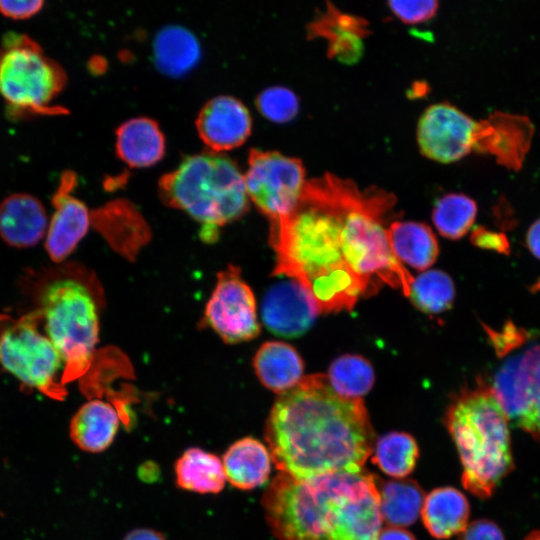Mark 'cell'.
Returning <instances> with one entry per match:
<instances>
[{
    "instance_id": "5bb4252c",
    "label": "cell",
    "mask_w": 540,
    "mask_h": 540,
    "mask_svg": "<svg viewBox=\"0 0 540 540\" xmlns=\"http://www.w3.org/2000/svg\"><path fill=\"white\" fill-rule=\"evenodd\" d=\"M76 176L71 171L62 174L52 197L55 207L45 236V248L54 262L63 261L86 235L92 218L87 206L71 192Z\"/></svg>"
},
{
    "instance_id": "8fae6325",
    "label": "cell",
    "mask_w": 540,
    "mask_h": 540,
    "mask_svg": "<svg viewBox=\"0 0 540 540\" xmlns=\"http://www.w3.org/2000/svg\"><path fill=\"white\" fill-rule=\"evenodd\" d=\"M477 121L447 102L429 106L417 126L420 151L427 158L452 163L473 151Z\"/></svg>"
},
{
    "instance_id": "8d00e7d4",
    "label": "cell",
    "mask_w": 540,
    "mask_h": 540,
    "mask_svg": "<svg viewBox=\"0 0 540 540\" xmlns=\"http://www.w3.org/2000/svg\"><path fill=\"white\" fill-rule=\"evenodd\" d=\"M471 241L477 247L495 250L507 254L509 252V242L507 237L500 233L490 231L484 227H476L471 235Z\"/></svg>"
},
{
    "instance_id": "f546056e",
    "label": "cell",
    "mask_w": 540,
    "mask_h": 540,
    "mask_svg": "<svg viewBox=\"0 0 540 540\" xmlns=\"http://www.w3.org/2000/svg\"><path fill=\"white\" fill-rule=\"evenodd\" d=\"M327 379L338 395L361 399L373 387L375 375L371 364L364 357L345 354L331 363Z\"/></svg>"
},
{
    "instance_id": "8992f818",
    "label": "cell",
    "mask_w": 540,
    "mask_h": 540,
    "mask_svg": "<svg viewBox=\"0 0 540 540\" xmlns=\"http://www.w3.org/2000/svg\"><path fill=\"white\" fill-rule=\"evenodd\" d=\"M46 335L64 365L63 384L88 371L98 342L99 319L94 298L81 282L63 278L50 282L40 296Z\"/></svg>"
},
{
    "instance_id": "9a60e30c",
    "label": "cell",
    "mask_w": 540,
    "mask_h": 540,
    "mask_svg": "<svg viewBox=\"0 0 540 540\" xmlns=\"http://www.w3.org/2000/svg\"><path fill=\"white\" fill-rule=\"evenodd\" d=\"M318 313L320 312L309 293L293 279L271 286L261 307L262 320L267 329L284 337L304 334Z\"/></svg>"
},
{
    "instance_id": "f1b7e54d",
    "label": "cell",
    "mask_w": 540,
    "mask_h": 540,
    "mask_svg": "<svg viewBox=\"0 0 540 540\" xmlns=\"http://www.w3.org/2000/svg\"><path fill=\"white\" fill-rule=\"evenodd\" d=\"M419 449L408 433L390 432L374 444L372 462L385 474L402 479L415 468Z\"/></svg>"
},
{
    "instance_id": "7a4b0ae2",
    "label": "cell",
    "mask_w": 540,
    "mask_h": 540,
    "mask_svg": "<svg viewBox=\"0 0 540 540\" xmlns=\"http://www.w3.org/2000/svg\"><path fill=\"white\" fill-rule=\"evenodd\" d=\"M356 186L332 174L307 180L293 211L270 225L273 275L300 283L319 312L351 310L370 294L344 254L345 215Z\"/></svg>"
},
{
    "instance_id": "83f0119b",
    "label": "cell",
    "mask_w": 540,
    "mask_h": 540,
    "mask_svg": "<svg viewBox=\"0 0 540 540\" xmlns=\"http://www.w3.org/2000/svg\"><path fill=\"white\" fill-rule=\"evenodd\" d=\"M380 510L383 521L391 527H404L414 523L421 514L424 492L411 479L378 481Z\"/></svg>"
},
{
    "instance_id": "6da1fadb",
    "label": "cell",
    "mask_w": 540,
    "mask_h": 540,
    "mask_svg": "<svg viewBox=\"0 0 540 540\" xmlns=\"http://www.w3.org/2000/svg\"><path fill=\"white\" fill-rule=\"evenodd\" d=\"M265 439L275 466L297 479L360 472L375 444L362 399L338 395L322 374L278 396Z\"/></svg>"
},
{
    "instance_id": "836d02e7",
    "label": "cell",
    "mask_w": 540,
    "mask_h": 540,
    "mask_svg": "<svg viewBox=\"0 0 540 540\" xmlns=\"http://www.w3.org/2000/svg\"><path fill=\"white\" fill-rule=\"evenodd\" d=\"M392 12L407 24H417L431 19L437 9L438 2L433 0L390 1Z\"/></svg>"
},
{
    "instance_id": "44dd1931",
    "label": "cell",
    "mask_w": 540,
    "mask_h": 540,
    "mask_svg": "<svg viewBox=\"0 0 540 540\" xmlns=\"http://www.w3.org/2000/svg\"><path fill=\"white\" fill-rule=\"evenodd\" d=\"M116 152L130 167H150L164 156V134L154 120L132 118L122 123L116 131Z\"/></svg>"
},
{
    "instance_id": "9c48e42d",
    "label": "cell",
    "mask_w": 540,
    "mask_h": 540,
    "mask_svg": "<svg viewBox=\"0 0 540 540\" xmlns=\"http://www.w3.org/2000/svg\"><path fill=\"white\" fill-rule=\"evenodd\" d=\"M244 178L249 200L269 219L270 225L293 211L307 181L299 159L257 149L249 153Z\"/></svg>"
},
{
    "instance_id": "3957f363",
    "label": "cell",
    "mask_w": 540,
    "mask_h": 540,
    "mask_svg": "<svg viewBox=\"0 0 540 540\" xmlns=\"http://www.w3.org/2000/svg\"><path fill=\"white\" fill-rule=\"evenodd\" d=\"M446 425L459 451L464 487L489 497L512 468L508 417L490 385L478 383L450 404Z\"/></svg>"
},
{
    "instance_id": "d4e9b609",
    "label": "cell",
    "mask_w": 540,
    "mask_h": 540,
    "mask_svg": "<svg viewBox=\"0 0 540 540\" xmlns=\"http://www.w3.org/2000/svg\"><path fill=\"white\" fill-rule=\"evenodd\" d=\"M387 239L395 258L417 270L431 267L439 254L437 238L424 223L396 221L387 229Z\"/></svg>"
},
{
    "instance_id": "cb8c5ba5",
    "label": "cell",
    "mask_w": 540,
    "mask_h": 540,
    "mask_svg": "<svg viewBox=\"0 0 540 540\" xmlns=\"http://www.w3.org/2000/svg\"><path fill=\"white\" fill-rule=\"evenodd\" d=\"M421 515L425 527L433 537L446 539L466 529L469 504L457 489L441 487L425 497Z\"/></svg>"
},
{
    "instance_id": "4316f807",
    "label": "cell",
    "mask_w": 540,
    "mask_h": 540,
    "mask_svg": "<svg viewBox=\"0 0 540 540\" xmlns=\"http://www.w3.org/2000/svg\"><path fill=\"white\" fill-rule=\"evenodd\" d=\"M174 470L177 486L194 493L217 494L227 481L222 459L198 447L185 450Z\"/></svg>"
},
{
    "instance_id": "2e32d148",
    "label": "cell",
    "mask_w": 540,
    "mask_h": 540,
    "mask_svg": "<svg viewBox=\"0 0 540 540\" xmlns=\"http://www.w3.org/2000/svg\"><path fill=\"white\" fill-rule=\"evenodd\" d=\"M197 132L210 151L222 153L242 145L250 136L249 110L232 96L209 100L196 119Z\"/></svg>"
},
{
    "instance_id": "d6986e66",
    "label": "cell",
    "mask_w": 540,
    "mask_h": 540,
    "mask_svg": "<svg viewBox=\"0 0 540 540\" xmlns=\"http://www.w3.org/2000/svg\"><path fill=\"white\" fill-rule=\"evenodd\" d=\"M120 422L121 416L114 405L92 399L83 404L71 419L70 438L81 450L99 453L112 444Z\"/></svg>"
},
{
    "instance_id": "e575fe53",
    "label": "cell",
    "mask_w": 540,
    "mask_h": 540,
    "mask_svg": "<svg viewBox=\"0 0 540 540\" xmlns=\"http://www.w3.org/2000/svg\"><path fill=\"white\" fill-rule=\"evenodd\" d=\"M43 5L42 0H0V13L7 18L23 20L36 15Z\"/></svg>"
},
{
    "instance_id": "7c38bea8",
    "label": "cell",
    "mask_w": 540,
    "mask_h": 540,
    "mask_svg": "<svg viewBox=\"0 0 540 540\" xmlns=\"http://www.w3.org/2000/svg\"><path fill=\"white\" fill-rule=\"evenodd\" d=\"M534 125L521 114L495 111L477 121L473 150L492 155L510 170H519L531 147Z\"/></svg>"
},
{
    "instance_id": "ac0fdd59",
    "label": "cell",
    "mask_w": 540,
    "mask_h": 540,
    "mask_svg": "<svg viewBox=\"0 0 540 540\" xmlns=\"http://www.w3.org/2000/svg\"><path fill=\"white\" fill-rule=\"evenodd\" d=\"M47 212L35 196L14 193L0 202V237L9 246L28 248L47 233Z\"/></svg>"
},
{
    "instance_id": "277c9868",
    "label": "cell",
    "mask_w": 540,
    "mask_h": 540,
    "mask_svg": "<svg viewBox=\"0 0 540 540\" xmlns=\"http://www.w3.org/2000/svg\"><path fill=\"white\" fill-rule=\"evenodd\" d=\"M163 201L202 224L204 239L243 216L249 207L244 174L228 156L213 151L186 157L159 182Z\"/></svg>"
},
{
    "instance_id": "ab89813d",
    "label": "cell",
    "mask_w": 540,
    "mask_h": 540,
    "mask_svg": "<svg viewBox=\"0 0 540 540\" xmlns=\"http://www.w3.org/2000/svg\"><path fill=\"white\" fill-rule=\"evenodd\" d=\"M377 540H416L407 530L400 527H386L381 530Z\"/></svg>"
},
{
    "instance_id": "52a82bcc",
    "label": "cell",
    "mask_w": 540,
    "mask_h": 540,
    "mask_svg": "<svg viewBox=\"0 0 540 540\" xmlns=\"http://www.w3.org/2000/svg\"><path fill=\"white\" fill-rule=\"evenodd\" d=\"M66 83L61 66L26 34L7 33L0 45V96L11 118L59 114L51 103Z\"/></svg>"
},
{
    "instance_id": "ffe728a7",
    "label": "cell",
    "mask_w": 540,
    "mask_h": 540,
    "mask_svg": "<svg viewBox=\"0 0 540 540\" xmlns=\"http://www.w3.org/2000/svg\"><path fill=\"white\" fill-rule=\"evenodd\" d=\"M310 37L328 40L329 55L345 63L358 60L363 51L362 38L368 33L364 19L340 12L329 4L327 11L308 28Z\"/></svg>"
},
{
    "instance_id": "4dcf8cb0",
    "label": "cell",
    "mask_w": 540,
    "mask_h": 540,
    "mask_svg": "<svg viewBox=\"0 0 540 540\" xmlns=\"http://www.w3.org/2000/svg\"><path fill=\"white\" fill-rule=\"evenodd\" d=\"M476 215L477 204L474 199L465 194L449 193L436 202L432 220L443 237L457 240L471 229Z\"/></svg>"
},
{
    "instance_id": "1f68e13d",
    "label": "cell",
    "mask_w": 540,
    "mask_h": 540,
    "mask_svg": "<svg viewBox=\"0 0 540 540\" xmlns=\"http://www.w3.org/2000/svg\"><path fill=\"white\" fill-rule=\"evenodd\" d=\"M408 297L422 312L438 314L449 310L455 299L452 278L441 270H429L414 278Z\"/></svg>"
},
{
    "instance_id": "4fadbf2b",
    "label": "cell",
    "mask_w": 540,
    "mask_h": 540,
    "mask_svg": "<svg viewBox=\"0 0 540 540\" xmlns=\"http://www.w3.org/2000/svg\"><path fill=\"white\" fill-rule=\"evenodd\" d=\"M382 515L377 479L363 482L335 501L328 529L329 540H377Z\"/></svg>"
},
{
    "instance_id": "e0dca14e",
    "label": "cell",
    "mask_w": 540,
    "mask_h": 540,
    "mask_svg": "<svg viewBox=\"0 0 540 540\" xmlns=\"http://www.w3.org/2000/svg\"><path fill=\"white\" fill-rule=\"evenodd\" d=\"M539 374L540 345H536L509 359L489 384L508 419L516 425L528 410Z\"/></svg>"
},
{
    "instance_id": "7402d4cb",
    "label": "cell",
    "mask_w": 540,
    "mask_h": 540,
    "mask_svg": "<svg viewBox=\"0 0 540 540\" xmlns=\"http://www.w3.org/2000/svg\"><path fill=\"white\" fill-rule=\"evenodd\" d=\"M271 461L270 451L252 437L235 441L222 457L226 480L241 490L263 485L269 478Z\"/></svg>"
},
{
    "instance_id": "603a6c76",
    "label": "cell",
    "mask_w": 540,
    "mask_h": 540,
    "mask_svg": "<svg viewBox=\"0 0 540 540\" xmlns=\"http://www.w3.org/2000/svg\"><path fill=\"white\" fill-rule=\"evenodd\" d=\"M260 382L281 395L294 388L303 378L304 364L291 345L280 341L265 342L253 358Z\"/></svg>"
},
{
    "instance_id": "30bf717a",
    "label": "cell",
    "mask_w": 540,
    "mask_h": 540,
    "mask_svg": "<svg viewBox=\"0 0 540 540\" xmlns=\"http://www.w3.org/2000/svg\"><path fill=\"white\" fill-rule=\"evenodd\" d=\"M204 321L226 343L248 341L259 334L255 297L238 267L230 265L218 273Z\"/></svg>"
},
{
    "instance_id": "d6a6232c",
    "label": "cell",
    "mask_w": 540,
    "mask_h": 540,
    "mask_svg": "<svg viewBox=\"0 0 540 540\" xmlns=\"http://www.w3.org/2000/svg\"><path fill=\"white\" fill-rule=\"evenodd\" d=\"M257 108L268 120L283 123L292 120L299 109L296 95L285 87H270L257 97Z\"/></svg>"
},
{
    "instance_id": "ba28073f",
    "label": "cell",
    "mask_w": 540,
    "mask_h": 540,
    "mask_svg": "<svg viewBox=\"0 0 540 540\" xmlns=\"http://www.w3.org/2000/svg\"><path fill=\"white\" fill-rule=\"evenodd\" d=\"M42 321L39 309L19 318L0 314V364L28 388L63 400L67 394L62 382L63 361L40 331Z\"/></svg>"
},
{
    "instance_id": "5b68a950",
    "label": "cell",
    "mask_w": 540,
    "mask_h": 540,
    "mask_svg": "<svg viewBox=\"0 0 540 540\" xmlns=\"http://www.w3.org/2000/svg\"><path fill=\"white\" fill-rule=\"evenodd\" d=\"M370 473H335L297 479L280 472L262 498L266 519L279 540H329L335 501Z\"/></svg>"
},
{
    "instance_id": "60d3db41",
    "label": "cell",
    "mask_w": 540,
    "mask_h": 540,
    "mask_svg": "<svg viewBox=\"0 0 540 540\" xmlns=\"http://www.w3.org/2000/svg\"><path fill=\"white\" fill-rule=\"evenodd\" d=\"M123 540H166L158 531L150 528H137L130 531Z\"/></svg>"
},
{
    "instance_id": "484cf974",
    "label": "cell",
    "mask_w": 540,
    "mask_h": 540,
    "mask_svg": "<svg viewBox=\"0 0 540 540\" xmlns=\"http://www.w3.org/2000/svg\"><path fill=\"white\" fill-rule=\"evenodd\" d=\"M153 57L161 72L171 77H180L199 62L201 47L192 32L178 25H169L156 34Z\"/></svg>"
},
{
    "instance_id": "74e56055",
    "label": "cell",
    "mask_w": 540,
    "mask_h": 540,
    "mask_svg": "<svg viewBox=\"0 0 540 540\" xmlns=\"http://www.w3.org/2000/svg\"><path fill=\"white\" fill-rule=\"evenodd\" d=\"M459 540H504L499 527L488 520H479L471 523Z\"/></svg>"
},
{
    "instance_id": "f35d334b",
    "label": "cell",
    "mask_w": 540,
    "mask_h": 540,
    "mask_svg": "<svg viewBox=\"0 0 540 540\" xmlns=\"http://www.w3.org/2000/svg\"><path fill=\"white\" fill-rule=\"evenodd\" d=\"M526 245L532 255L540 260V218L529 227L526 234Z\"/></svg>"
},
{
    "instance_id": "b9f144b4",
    "label": "cell",
    "mask_w": 540,
    "mask_h": 540,
    "mask_svg": "<svg viewBox=\"0 0 540 540\" xmlns=\"http://www.w3.org/2000/svg\"><path fill=\"white\" fill-rule=\"evenodd\" d=\"M526 540H540V531L532 533Z\"/></svg>"
},
{
    "instance_id": "d590c367",
    "label": "cell",
    "mask_w": 540,
    "mask_h": 540,
    "mask_svg": "<svg viewBox=\"0 0 540 540\" xmlns=\"http://www.w3.org/2000/svg\"><path fill=\"white\" fill-rule=\"evenodd\" d=\"M540 442V375L535 385L528 410L517 424Z\"/></svg>"
}]
</instances>
